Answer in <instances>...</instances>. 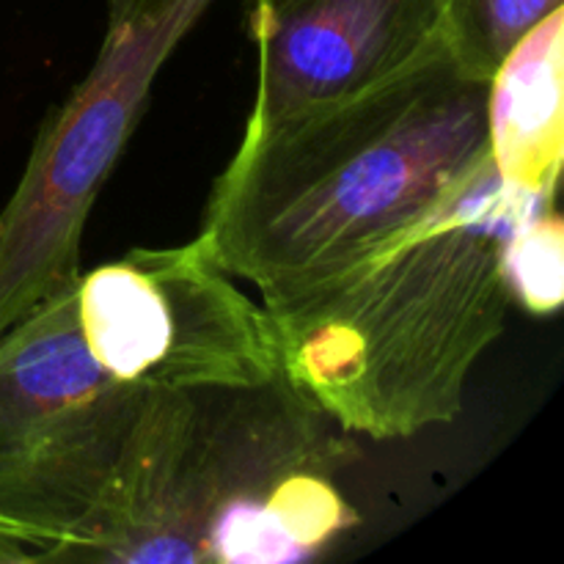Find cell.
Segmentation results:
<instances>
[{
	"instance_id": "obj_1",
	"label": "cell",
	"mask_w": 564,
	"mask_h": 564,
	"mask_svg": "<svg viewBox=\"0 0 564 564\" xmlns=\"http://www.w3.org/2000/svg\"><path fill=\"white\" fill-rule=\"evenodd\" d=\"M488 83L441 36L391 77L325 108L246 124L198 240L262 301L328 279L427 215L488 158Z\"/></svg>"
},
{
	"instance_id": "obj_7",
	"label": "cell",
	"mask_w": 564,
	"mask_h": 564,
	"mask_svg": "<svg viewBox=\"0 0 564 564\" xmlns=\"http://www.w3.org/2000/svg\"><path fill=\"white\" fill-rule=\"evenodd\" d=\"M441 0H253L257 94L268 127L352 97L438 39Z\"/></svg>"
},
{
	"instance_id": "obj_2",
	"label": "cell",
	"mask_w": 564,
	"mask_h": 564,
	"mask_svg": "<svg viewBox=\"0 0 564 564\" xmlns=\"http://www.w3.org/2000/svg\"><path fill=\"white\" fill-rule=\"evenodd\" d=\"M534 198L507 187L488 154L383 246L262 301L281 378L375 441L460 416L474 364L505 330V242Z\"/></svg>"
},
{
	"instance_id": "obj_5",
	"label": "cell",
	"mask_w": 564,
	"mask_h": 564,
	"mask_svg": "<svg viewBox=\"0 0 564 564\" xmlns=\"http://www.w3.org/2000/svg\"><path fill=\"white\" fill-rule=\"evenodd\" d=\"M143 394L91 358L75 284L0 336V529L31 545L36 562L88 527Z\"/></svg>"
},
{
	"instance_id": "obj_3",
	"label": "cell",
	"mask_w": 564,
	"mask_h": 564,
	"mask_svg": "<svg viewBox=\"0 0 564 564\" xmlns=\"http://www.w3.org/2000/svg\"><path fill=\"white\" fill-rule=\"evenodd\" d=\"M284 378L147 391L108 490L50 562L292 564L358 523L336 477L358 457Z\"/></svg>"
},
{
	"instance_id": "obj_6",
	"label": "cell",
	"mask_w": 564,
	"mask_h": 564,
	"mask_svg": "<svg viewBox=\"0 0 564 564\" xmlns=\"http://www.w3.org/2000/svg\"><path fill=\"white\" fill-rule=\"evenodd\" d=\"M75 312L94 361L135 389H248L281 378L268 314L198 237L80 273Z\"/></svg>"
},
{
	"instance_id": "obj_10",
	"label": "cell",
	"mask_w": 564,
	"mask_h": 564,
	"mask_svg": "<svg viewBox=\"0 0 564 564\" xmlns=\"http://www.w3.org/2000/svg\"><path fill=\"white\" fill-rule=\"evenodd\" d=\"M507 290L532 314H554L564 297V229L556 196H538L505 242Z\"/></svg>"
},
{
	"instance_id": "obj_4",
	"label": "cell",
	"mask_w": 564,
	"mask_h": 564,
	"mask_svg": "<svg viewBox=\"0 0 564 564\" xmlns=\"http://www.w3.org/2000/svg\"><path fill=\"white\" fill-rule=\"evenodd\" d=\"M213 0H108L88 75L42 121L0 209V336L80 275L94 202L124 154L149 91Z\"/></svg>"
},
{
	"instance_id": "obj_8",
	"label": "cell",
	"mask_w": 564,
	"mask_h": 564,
	"mask_svg": "<svg viewBox=\"0 0 564 564\" xmlns=\"http://www.w3.org/2000/svg\"><path fill=\"white\" fill-rule=\"evenodd\" d=\"M564 14L556 9L507 53L488 80V154L507 187L556 196L564 154Z\"/></svg>"
},
{
	"instance_id": "obj_9",
	"label": "cell",
	"mask_w": 564,
	"mask_h": 564,
	"mask_svg": "<svg viewBox=\"0 0 564 564\" xmlns=\"http://www.w3.org/2000/svg\"><path fill=\"white\" fill-rule=\"evenodd\" d=\"M562 9V0H441L438 36L463 72L490 80L532 28Z\"/></svg>"
},
{
	"instance_id": "obj_11",
	"label": "cell",
	"mask_w": 564,
	"mask_h": 564,
	"mask_svg": "<svg viewBox=\"0 0 564 564\" xmlns=\"http://www.w3.org/2000/svg\"><path fill=\"white\" fill-rule=\"evenodd\" d=\"M20 562H36V551L11 532L0 529V564H20Z\"/></svg>"
}]
</instances>
